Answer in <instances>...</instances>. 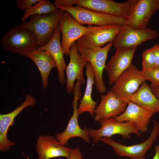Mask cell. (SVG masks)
Listing matches in <instances>:
<instances>
[{
    "label": "cell",
    "mask_w": 159,
    "mask_h": 159,
    "mask_svg": "<svg viewBox=\"0 0 159 159\" xmlns=\"http://www.w3.org/2000/svg\"><path fill=\"white\" fill-rule=\"evenodd\" d=\"M0 44L5 50L23 56L39 47L35 35L20 25L11 27L1 38Z\"/></svg>",
    "instance_id": "1"
},
{
    "label": "cell",
    "mask_w": 159,
    "mask_h": 159,
    "mask_svg": "<svg viewBox=\"0 0 159 159\" xmlns=\"http://www.w3.org/2000/svg\"><path fill=\"white\" fill-rule=\"evenodd\" d=\"M65 12L59 9L49 14L34 15L31 16L29 21L20 25L29 29L35 35L39 47L51 39L59 25L61 18Z\"/></svg>",
    "instance_id": "2"
},
{
    "label": "cell",
    "mask_w": 159,
    "mask_h": 159,
    "mask_svg": "<svg viewBox=\"0 0 159 159\" xmlns=\"http://www.w3.org/2000/svg\"><path fill=\"white\" fill-rule=\"evenodd\" d=\"M102 26H85L77 22L71 15L66 12L61 18L59 28L62 34L61 42L64 54H69L72 44L83 36L96 32Z\"/></svg>",
    "instance_id": "3"
},
{
    "label": "cell",
    "mask_w": 159,
    "mask_h": 159,
    "mask_svg": "<svg viewBox=\"0 0 159 159\" xmlns=\"http://www.w3.org/2000/svg\"><path fill=\"white\" fill-rule=\"evenodd\" d=\"M113 45V42H112L102 48H88L77 44L78 52L91 65L95 74L96 89L102 93L107 91L103 80V73L105 67L108 52Z\"/></svg>",
    "instance_id": "4"
},
{
    "label": "cell",
    "mask_w": 159,
    "mask_h": 159,
    "mask_svg": "<svg viewBox=\"0 0 159 159\" xmlns=\"http://www.w3.org/2000/svg\"><path fill=\"white\" fill-rule=\"evenodd\" d=\"M58 8L69 13L75 21L82 25L99 26L110 25L122 26L126 21L124 18L95 12L77 5Z\"/></svg>",
    "instance_id": "5"
},
{
    "label": "cell",
    "mask_w": 159,
    "mask_h": 159,
    "mask_svg": "<svg viewBox=\"0 0 159 159\" xmlns=\"http://www.w3.org/2000/svg\"><path fill=\"white\" fill-rule=\"evenodd\" d=\"M145 81L141 70L132 64L116 79L111 90L119 98L127 103Z\"/></svg>",
    "instance_id": "6"
},
{
    "label": "cell",
    "mask_w": 159,
    "mask_h": 159,
    "mask_svg": "<svg viewBox=\"0 0 159 159\" xmlns=\"http://www.w3.org/2000/svg\"><path fill=\"white\" fill-rule=\"evenodd\" d=\"M152 122L153 128L149 137L140 143L126 145L107 137L103 138L100 140L111 146L114 152L119 156L128 157L133 159H145L147 152L151 147L159 133V123L155 120Z\"/></svg>",
    "instance_id": "7"
},
{
    "label": "cell",
    "mask_w": 159,
    "mask_h": 159,
    "mask_svg": "<svg viewBox=\"0 0 159 159\" xmlns=\"http://www.w3.org/2000/svg\"><path fill=\"white\" fill-rule=\"evenodd\" d=\"M98 122L101 126L100 128L88 129L89 135L94 143L98 142L103 138H110L117 134L120 135L125 138H129L132 133L138 137L141 136L135 125L130 122H118L115 118L100 120Z\"/></svg>",
    "instance_id": "8"
},
{
    "label": "cell",
    "mask_w": 159,
    "mask_h": 159,
    "mask_svg": "<svg viewBox=\"0 0 159 159\" xmlns=\"http://www.w3.org/2000/svg\"><path fill=\"white\" fill-rule=\"evenodd\" d=\"M135 0L118 3L112 0H77L76 4L99 13L121 17H128Z\"/></svg>",
    "instance_id": "9"
},
{
    "label": "cell",
    "mask_w": 159,
    "mask_h": 159,
    "mask_svg": "<svg viewBox=\"0 0 159 159\" xmlns=\"http://www.w3.org/2000/svg\"><path fill=\"white\" fill-rule=\"evenodd\" d=\"M81 85L79 82H77L74 85L72 103L73 113L66 129L63 131L55 135L56 138L59 142L65 146L68 145L69 139L75 137L80 138L88 143L91 142L88 129L86 127L83 129L81 128L78 122V117L80 115L77 111V103L78 99L81 97Z\"/></svg>",
    "instance_id": "10"
},
{
    "label": "cell",
    "mask_w": 159,
    "mask_h": 159,
    "mask_svg": "<svg viewBox=\"0 0 159 159\" xmlns=\"http://www.w3.org/2000/svg\"><path fill=\"white\" fill-rule=\"evenodd\" d=\"M159 9V0H135L125 25L134 29H146L149 21Z\"/></svg>",
    "instance_id": "11"
},
{
    "label": "cell",
    "mask_w": 159,
    "mask_h": 159,
    "mask_svg": "<svg viewBox=\"0 0 159 159\" xmlns=\"http://www.w3.org/2000/svg\"><path fill=\"white\" fill-rule=\"evenodd\" d=\"M158 36L157 31L148 28L139 29L124 25L114 41L113 45L116 49L137 47L146 41L157 39Z\"/></svg>",
    "instance_id": "12"
},
{
    "label": "cell",
    "mask_w": 159,
    "mask_h": 159,
    "mask_svg": "<svg viewBox=\"0 0 159 159\" xmlns=\"http://www.w3.org/2000/svg\"><path fill=\"white\" fill-rule=\"evenodd\" d=\"M137 47L120 48L116 51L106 64L105 69L112 85L117 78L132 64Z\"/></svg>",
    "instance_id": "13"
},
{
    "label": "cell",
    "mask_w": 159,
    "mask_h": 159,
    "mask_svg": "<svg viewBox=\"0 0 159 159\" xmlns=\"http://www.w3.org/2000/svg\"><path fill=\"white\" fill-rule=\"evenodd\" d=\"M79 53L76 42L70 47L69 54L70 60L65 69L67 78L66 91L68 93L73 91L76 80L79 81L82 85L84 84L85 82L83 77V69L87 62Z\"/></svg>",
    "instance_id": "14"
},
{
    "label": "cell",
    "mask_w": 159,
    "mask_h": 159,
    "mask_svg": "<svg viewBox=\"0 0 159 159\" xmlns=\"http://www.w3.org/2000/svg\"><path fill=\"white\" fill-rule=\"evenodd\" d=\"M100 103L95 110V120L115 118L125 110L127 103L119 98L111 90L102 95Z\"/></svg>",
    "instance_id": "15"
},
{
    "label": "cell",
    "mask_w": 159,
    "mask_h": 159,
    "mask_svg": "<svg viewBox=\"0 0 159 159\" xmlns=\"http://www.w3.org/2000/svg\"><path fill=\"white\" fill-rule=\"evenodd\" d=\"M36 99L30 94L26 95L24 102L20 106L11 112L0 115V150L4 152L8 151L10 147L15 145V143L7 138V132L10 126L14 125L15 117L24 108L34 105Z\"/></svg>",
    "instance_id": "16"
},
{
    "label": "cell",
    "mask_w": 159,
    "mask_h": 159,
    "mask_svg": "<svg viewBox=\"0 0 159 159\" xmlns=\"http://www.w3.org/2000/svg\"><path fill=\"white\" fill-rule=\"evenodd\" d=\"M154 114L130 101L127 102L125 111L115 118L118 122H130L133 123L138 128L140 133H143L148 130V127L151 118Z\"/></svg>",
    "instance_id": "17"
},
{
    "label": "cell",
    "mask_w": 159,
    "mask_h": 159,
    "mask_svg": "<svg viewBox=\"0 0 159 159\" xmlns=\"http://www.w3.org/2000/svg\"><path fill=\"white\" fill-rule=\"evenodd\" d=\"M38 159H49L59 157H69L70 148L66 147L57 139L50 135H41L36 143Z\"/></svg>",
    "instance_id": "18"
},
{
    "label": "cell",
    "mask_w": 159,
    "mask_h": 159,
    "mask_svg": "<svg viewBox=\"0 0 159 159\" xmlns=\"http://www.w3.org/2000/svg\"><path fill=\"white\" fill-rule=\"evenodd\" d=\"M122 26L110 25L103 26L100 30L85 35L77 41L80 46L88 48H100L106 43L114 41Z\"/></svg>",
    "instance_id": "19"
},
{
    "label": "cell",
    "mask_w": 159,
    "mask_h": 159,
    "mask_svg": "<svg viewBox=\"0 0 159 159\" xmlns=\"http://www.w3.org/2000/svg\"><path fill=\"white\" fill-rule=\"evenodd\" d=\"M60 34L59 25L49 41L38 48L47 51L52 57L58 71L59 82L62 85H63L65 82L64 71L66 65L64 57V54L60 42Z\"/></svg>",
    "instance_id": "20"
},
{
    "label": "cell",
    "mask_w": 159,
    "mask_h": 159,
    "mask_svg": "<svg viewBox=\"0 0 159 159\" xmlns=\"http://www.w3.org/2000/svg\"><path fill=\"white\" fill-rule=\"evenodd\" d=\"M24 56L31 59L35 64L41 74L44 89L49 84L48 78L54 68H56L55 61L47 51L37 48L26 53Z\"/></svg>",
    "instance_id": "21"
},
{
    "label": "cell",
    "mask_w": 159,
    "mask_h": 159,
    "mask_svg": "<svg viewBox=\"0 0 159 159\" xmlns=\"http://www.w3.org/2000/svg\"><path fill=\"white\" fill-rule=\"evenodd\" d=\"M130 101L153 114L159 112V99L154 94L145 81L132 96Z\"/></svg>",
    "instance_id": "22"
},
{
    "label": "cell",
    "mask_w": 159,
    "mask_h": 159,
    "mask_svg": "<svg viewBox=\"0 0 159 159\" xmlns=\"http://www.w3.org/2000/svg\"><path fill=\"white\" fill-rule=\"evenodd\" d=\"M85 67L86 85L84 95L78 107L77 111L79 115L87 112L93 117L95 113L97 104V102L94 101L92 97L93 86L95 83V74L89 62H87Z\"/></svg>",
    "instance_id": "23"
},
{
    "label": "cell",
    "mask_w": 159,
    "mask_h": 159,
    "mask_svg": "<svg viewBox=\"0 0 159 159\" xmlns=\"http://www.w3.org/2000/svg\"><path fill=\"white\" fill-rule=\"evenodd\" d=\"M59 8L48 0H40L36 4L26 10L21 18L22 23L35 15L47 14L56 11Z\"/></svg>",
    "instance_id": "24"
},
{
    "label": "cell",
    "mask_w": 159,
    "mask_h": 159,
    "mask_svg": "<svg viewBox=\"0 0 159 159\" xmlns=\"http://www.w3.org/2000/svg\"><path fill=\"white\" fill-rule=\"evenodd\" d=\"M142 71L151 70L155 68V62L152 48L145 49L142 54Z\"/></svg>",
    "instance_id": "25"
},
{
    "label": "cell",
    "mask_w": 159,
    "mask_h": 159,
    "mask_svg": "<svg viewBox=\"0 0 159 159\" xmlns=\"http://www.w3.org/2000/svg\"><path fill=\"white\" fill-rule=\"evenodd\" d=\"M141 73L145 80L151 82V88L159 87V68H154L151 70L143 71Z\"/></svg>",
    "instance_id": "26"
},
{
    "label": "cell",
    "mask_w": 159,
    "mask_h": 159,
    "mask_svg": "<svg viewBox=\"0 0 159 159\" xmlns=\"http://www.w3.org/2000/svg\"><path fill=\"white\" fill-rule=\"evenodd\" d=\"M40 0H18L16 1L17 7L21 10L25 11L36 4Z\"/></svg>",
    "instance_id": "27"
},
{
    "label": "cell",
    "mask_w": 159,
    "mask_h": 159,
    "mask_svg": "<svg viewBox=\"0 0 159 159\" xmlns=\"http://www.w3.org/2000/svg\"><path fill=\"white\" fill-rule=\"evenodd\" d=\"M77 2V0H56L53 4L57 7L59 6L68 7L76 4Z\"/></svg>",
    "instance_id": "28"
},
{
    "label": "cell",
    "mask_w": 159,
    "mask_h": 159,
    "mask_svg": "<svg viewBox=\"0 0 159 159\" xmlns=\"http://www.w3.org/2000/svg\"><path fill=\"white\" fill-rule=\"evenodd\" d=\"M82 153L79 148H70L68 159H82Z\"/></svg>",
    "instance_id": "29"
},
{
    "label": "cell",
    "mask_w": 159,
    "mask_h": 159,
    "mask_svg": "<svg viewBox=\"0 0 159 159\" xmlns=\"http://www.w3.org/2000/svg\"><path fill=\"white\" fill-rule=\"evenodd\" d=\"M154 53L155 68H159V44H157L152 47Z\"/></svg>",
    "instance_id": "30"
},
{
    "label": "cell",
    "mask_w": 159,
    "mask_h": 159,
    "mask_svg": "<svg viewBox=\"0 0 159 159\" xmlns=\"http://www.w3.org/2000/svg\"><path fill=\"white\" fill-rule=\"evenodd\" d=\"M155 153L153 159H159V145L155 146Z\"/></svg>",
    "instance_id": "31"
},
{
    "label": "cell",
    "mask_w": 159,
    "mask_h": 159,
    "mask_svg": "<svg viewBox=\"0 0 159 159\" xmlns=\"http://www.w3.org/2000/svg\"><path fill=\"white\" fill-rule=\"evenodd\" d=\"M151 89L154 94L159 99V87L151 88Z\"/></svg>",
    "instance_id": "32"
}]
</instances>
